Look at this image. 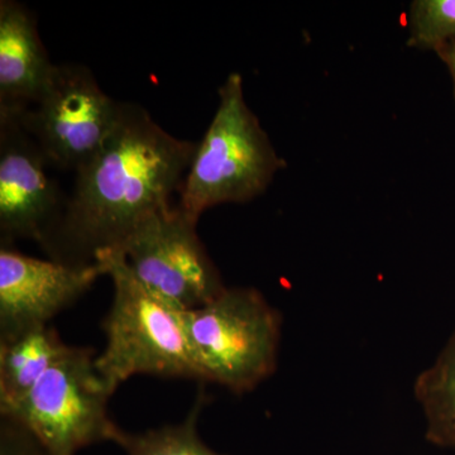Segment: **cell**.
Listing matches in <instances>:
<instances>
[{"label": "cell", "mask_w": 455, "mask_h": 455, "mask_svg": "<svg viewBox=\"0 0 455 455\" xmlns=\"http://www.w3.org/2000/svg\"><path fill=\"white\" fill-rule=\"evenodd\" d=\"M122 103L100 89L86 66L61 64L37 103L14 114L51 167L77 172L106 143Z\"/></svg>", "instance_id": "obj_6"}, {"label": "cell", "mask_w": 455, "mask_h": 455, "mask_svg": "<svg viewBox=\"0 0 455 455\" xmlns=\"http://www.w3.org/2000/svg\"><path fill=\"white\" fill-rule=\"evenodd\" d=\"M206 403L208 396L202 388L181 423L143 433L119 429L114 443L127 455H224L212 451L200 438L197 425Z\"/></svg>", "instance_id": "obj_13"}, {"label": "cell", "mask_w": 455, "mask_h": 455, "mask_svg": "<svg viewBox=\"0 0 455 455\" xmlns=\"http://www.w3.org/2000/svg\"><path fill=\"white\" fill-rule=\"evenodd\" d=\"M436 55L447 65L449 73H451L455 99V40L449 42V44H444L442 49L436 51Z\"/></svg>", "instance_id": "obj_16"}, {"label": "cell", "mask_w": 455, "mask_h": 455, "mask_svg": "<svg viewBox=\"0 0 455 455\" xmlns=\"http://www.w3.org/2000/svg\"><path fill=\"white\" fill-rule=\"evenodd\" d=\"M180 315L203 383L243 395L276 372L283 316L259 290L226 287Z\"/></svg>", "instance_id": "obj_4"}, {"label": "cell", "mask_w": 455, "mask_h": 455, "mask_svg": "<svg viewBox=\"0 0 455 455\" xmlns=\"http://www.w3.org/2000/svg\"><path fill=\"white\" fill-rule=\"evenodd\" d=\"M97 353L73 347L26 396L0 407L2 418L22 425L47 455H76L116 440L121 427L108 412L113 392L95 367Z\"/></svg>", "instance_id": "obj_5"}, {"label": "cell", "mask_w": 455, "mask_h": 455, "mask_svg": "<svg viewBox=\"0 0 455 455\" xmlns=\"http://www.w3.org/2000/svg\"><path fill=\"white\" fill-rule=\"evenodd\" d=\"M407 46L438 51L455 40V0H414L406 12Z\"/></svg>", "instance_id": "obj_14"}, {"label": "cell", "mask_w": 455, "mask_h": 455, "mask_svg": "<svg viewBox=\"0 0 455 455\" xmlns=\"http://www.w3.org/2000/svg\"><path fill=\"white\" fill-rule=\"evenodd\" d=\"M196 227L170 206L143 220L118 251L139 283L178 311L203 307L226 290Z\"/></svg>", "instance_id": "obj_7"}, {"label": "cell", "mask_w": 455, "mask_h": 455, "mask_svg": "<svg viewBox=\"0 0 455 455\" xmlns=\"http://www.w3.org/2000/svg\"><path fill=\"white\" fill-rule=\"evenodd\" d=\"M70 348L51 325L0 341V407L26 396Z\"/></svg>", "instance_id": "obj_11"}, {"label": "cell", "mask_w": 455, "mask_h": 455, "mask_svg": "<svg viewBox=\"0 0 455 455\" xmlns=\"http://www.w3.org/2000/svg\"><path fill=\"white\" fill-rule=\"evenodd\" d=\"M101 262L70 266L0 247V341L40 326L73 307L106 276Z\"/></svg>", "instance_id": "obj_9"}, {"label": "cell", "mask_w": 455, "mask_h": 455, "mask_svg": "<svg viewBox=\"0 0 455 455\" xmlns=\"http://www.w3.org/2000/svg\"><path fill=\"white\" fill-rule=\"evenodd\" d=\"M112 278V305L104 317L106 346L95 367L109 390L140 374L202 382L191 355L180 311L156 298L132 274L119 252L101 254Z\"/></svg>", "instance_id": "obj_3"}, {"label": "cell", "mask_w": 455, "mask_h": 455, "mask_svg": "<svg viewBox=\"0 0 455 455\" xmlns=\"http://www.w3.org/2000/svg\"><path fill=\"white\" fill-rule=\"evenodd\" d=\"M55 64L36 17L14 0L0 2V113L28 109L44 94Z\"/></svg>", "instance_id": "obj_10"}, {"label": "cell", "mask_w": 455, "mask_h": 455, "mask_svg": "<svg viewBox=\"0 0 455 455\" xmlns=\"http://www.w3.org/2000/svg\"><path fill=\"white\" fill-rule=\"evenodd\" d=\"M218 94L217 112L197 143L179 190L178 208L194 223L214 206L248 203L262 196L286 167L245 103L242 75L230 74Z\"/></svg>", "instance_id": "obj_2"}, {"label": "cell", "mask_w": 455, "mask_h": 455, "mask_svg": "<svg viewBox=\"0 0 455 455\" xmlns=\"http://www.w3.org/2000/svg\"><path fill=\"white\" fill-rule=\"evenodd\" d=\"M0 455H47L38 440L22 425L2 418Z\"/></svg>", "instance_id": "obj_15"}, {"label": "cell", "mask_w": 455, "mask_h": 455, "mask_svg": "<svg viewBox=\"0 0 455 455\" xmlns=\"http://www.w3.org/2000/svg\"><path fill=\"white\" fill-rule=\"evenodd\" d=\"M197 143L176 139L136 103H122L112 133L75 172L64 214L41 244L50 259L70 266L97 263L118 252L137 227L170 208Z\"/></svg>", "instance_id": "obj_1"}, {"label": "cell", "mask_w": 455, "mask_h": 455, "mask_svg": "<svg viewBox=\"0 0 455 455\" xmlns=\"http://www.w3.org/2000/svg\"><path fill=\"white\" fill-rule=\"evenodd\" d=\"M414 396L425 419V439L455 449V329L434 363L416 377Z\"/></svg>", "instance_id": "obj_12"}, {"label": "cell", "mask_w": 455, "mask_h": 455, "mask_svg": "<svg viewBox=\"0 0 455 455\" xmlns=\"http://www.w3.org/2000/svg\"><path fill=\"white\" fill-rule=\"evenodd\" d=\"M35 139L14 113H0V242L44 239L64 214L66 200Z\"/></svg>", "instance_id": "obj_8"}]
</instances>
